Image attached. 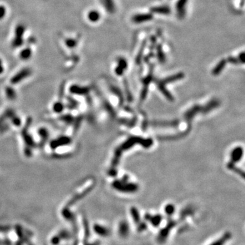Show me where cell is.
I'll return each mask as SVG.
<instances>
[{"label": "cell", "mask_w": 245, "mask_h": 245, "mask_svg": "<svg viewBox=\"0 0 245 245\" xmlns=\"http://www.w3.org/2000/svg\"><path fill=\"white\" fill-rule=\"evenodd\" d=\"M3 72V68H2V65L1 64V61H0V74Z\"/></svg>", "instance_id": "26"}, {"label": "cell", "mask_w": 245, "mask_h": 245, "mask_svg": "<svg viewBox=\"0 0 245 245\" xmlns=\"http://www.w3.org/2000/svg\"><path fill=\"white\" fill-rule=\"evenodd\" d=\"M153 18V15L149 13L138 14L133 16L132 18V21L136 23H142L151 21Z\"/></svg>", "instance_id": "4"}, {"label": "cell", "mask_w": 245, "mask_h": 245, "mask_svg": "<svg viewBox=\"0 0 245 245\" xmlns=\"http://www.w3.org/2000/svg\"><path fill=\"white\" fill-rule=\"evenodd\" d=\"M183 78H184L183 73H181V72L178 73L175 75H173V76H169L164 79H161V80H156V84L158 86V88H159V87H162V86H165V85L170 83V82L180 80V79Z\"/></svg>", "instance_id": "3"}, {"label": "cell", "mask_w": 245, "mask_h": 245, "mask_svg": "<svg viewBox=\"0 0 245 245\" xmlns=\"http://www.w3.org/2000/svg\"><path fill=\"white\" fill-rule=\"evenodd\" d=\"M128 64L124 59L120 58L118 60V66L115 70V72L117 75H122L124 72V70L127 69Z\"/></svg>", "instance_id": "7"}, {"label": "cell", "mask_w": 245, "mask_h": 245, "mask_svg": "<svg viewBox=\"0 0 245 245\" xmlns=\"http://www.w3.org/2000/svg\"><path fill=\"white\" fill-rule=\"evenodd\" d=\"M136 144H139L143 146L144 148H149L153 145V141L151 138L144 139V138L138 136H132L129 138L127 141L125 142L123 144H122L119 147H118L115 150L114 158L112 161V169H116L115 168L118 164V161L120 160L122 151L129 149L130 148H132L133 145Z\"/></svg>", "instance_id": "1"}, {"label": "cell", "mask_w": 245, "mask_h": 245, "mask_svg": "<svg viewBox=\"0 0 245 245\" xmlns=\"http://www.w3.org/2000/svg\"><path fill=\"white\" fill-rule=\"evenodd\" d=\"M227 61L230 63H231V64H240L238 58H234V57H229L227 59Z\"/></svg>", "instance_id": "24"}, {"label": "cell", "mask_w": 245, "mask_h": 245, "mask_svg": "<svg viewBox=\"0 0 245 245\" xmlns=\"http://www.w3.org/2000/svg\"><path fill=\"white\" fill-rule=\"evenodd\" d=\"M151 11L153 13L167 14L170 13V9L167 6H158L152 8H151Z\"/></svg>", "instance_id": "10"}, {"label": "cell", "mask_w": 245, "mask_h": 245, "mask_svg": "<svg viewBox=\"0 0 245 245\" xmlns=\"http://www.w3.org/2000/svg\"><path fill=\"white\" fill-rule=\"evenodd\" d=\"M175 211V208L172 204H168L165 208V212L168 215H172Z\"/></svg>", "instance_id": "19"}, {"label": "cell", "mask_w": 245, "mask_h": 245, "mask_svg": "<svg viewBox=\"0 0 245 245\" xmlns=\"http://www.w3.org/2000/svg\"><path fill=\"white\" fill-rule=\"evenodd\" d=\"M230 236L231 234L230 233H226V234H224V235L221 236L219 239H216V240L212 242L209 245H225L227 243V241L230 240Z\"/></svg>", "instance_id": "8"}, {"label": "cell", "mask_w": 245, "mask_h": 245, "mask_svg": "<svg viewBox=\"0 0 245 245\" xmlns=\"http://www.w3.org/2000/svg\"><path fill=\"white\" fill-rule=\"evenodd\" d=\"M89 19L91 20V21H96L99 19V18H100V14H99V13H97V12L93 11V12H91V13H89Z\"/></svg>", "instance_id": "20"}, {"label": "cell", "mask_w": 245, "mask_h": 245, "mask_svg": "<svg viewBox=\"0 0 245 245\" xmlns=\"http://www.w3.org/2000/svg\"><path fill=\"white\" fill-rule=\"evenodd\" d=\"M157 56H158V58H159V61L161 63H164L165 61V57L164 53H163V51L161 50V49H159V50H158Z\"/></svg>", "instance_id": "22"}, {"label": "cell", "mask_w": 245, "mask_h": 245, "mask_svg": "<svg viewBox=\"0 0 245 245\" xmlns=\"http://www.w3.org/2000/svg\"><path fill=\"white\" fill-rule=\"evenodd\" d=\"M119 231H120L121 235L123 236H125V235H127L129 232V227L128 226V224L125 222L121 223L120 227H119Z\"/></svg>", "instance_id": "15"}, {"label": "cell", "mask_w": 245, "mask_h": 245, "mask_svg": "<svg viewBox=\"0 0 245 245\" xmlns=\"http://www.w3.org/2000/svg\"><path fill=\"white\" fill-rule=\"evenodd\" d=\"M219 106V102L218 100H212L206 106H203V110H202V113L206 114L208 113V112H210L211 110H213L214 108H216V107H218Z\"/></svg>", "instance_id": "9"}, {"label": "cell", "mask_w": 245, "mask_h": 245, "mask_svg": "<svg viewBox=\"0 0 245 245\" xmlns=\"http://www.w3.org/2000/svg\"><path fill=\"white\" fill-rule=\"evenodd\" d=\"M227 168H228L229 169H230V170L236 172V174H238V175H240V176H242V177L243 178V179L244 178V171L242 170V169H239L238 168H237V167L236 166V165H235L234 164L232 163V162H230V163H228V164H227Z\"/></svg>", "instance_id": "13"}, {"label": "cell", "mask_w": 245, "mask_h": 245, "mask_svg": "<svg viewBox=\"0 0 245 245\" xmlns=\"http://www.w3.org/2000/svg\"><path fill=\"white\" fill-rule=\"evenodd\" d=\"M238 59V60H239L240 64H244V53L243 52L242 53H240Z\"/></svg>", "instance_id": "25"}, {"label": "cell", "mask_w": 245, "mask_h": 245, "mask_svg": "<svg viewBox=\"0 0 245 245\" xmlns=\"http://www.w3.org/2000/svg\"><path fill=\"white\" fill-rule=\"evenodd\" d=\"M243 155V149L242 147H238L236 149L233 150L232 154H231V157H232V161L231 162L233 164H235L236 162L239 161L241 158H242Z\"/></svg>", "instance_id": "5"}, {"label": "cell", "mask_w": 245, "mask_h": 245, "mask_svg": "<svg viewBox=\"0 0 245 245\" xmlns=\"http://www.w3.org/2000/svg\"><path fill=\"white\" fill-rule=\"evenodd\" d=\"M125 89L126 95H127V97H128V100L129 102H132L133 100V97L132 96V93H130V91L129 89L127 82H125Z\"/></svg>", "instance_id": "21"}, {"label": "cell", "mask_w": 245, "mask_h": 245, "mask_svg": "<svg viewBox=\"0 0 245 245\" xmlns=\"http://www.w3.org/2000/svg\"><path fill=\"white\" fill-rule=\"evenodd\" d=\"M112 186L118 191L126 193L136 192L138 189V185L137 184L122 183L121 180L114 181Z\"/></svg>", "instance_id": "2"}, {"label": "cell", "mask_w": 245, "mask_h": 245, "mask_svg": "<svg viewBox=\"0 0 245 245\" xmlns=\"http://www.w3.org/2000/svg\"><path fill=\"white\" fill-rule=\"evenodd\" d=\"M179 122L177 121H153L151 122V124L155 126H175L177 125Z\"/></svg>", "instance_id": "12"}, {"label": "cell", "mask_w": 245, "mask_h": 245, "mask_svg": "<svg viewBox=\"0 0 245 245\" xmlns=\"http://www.w3.org/2000/svg\"><path fill=\"white\" fill-rule=\"evenodd\" d=\"M188 0H179L176 3V10L179 17L182 18H183L185 14V6L187 3Z\"/></svg>", "instance_id": "6"}, {"label": "cell", "mask_w": 245, "mask_h": 245, "mask_svg": "<svg viewBox=\"0 0 245 245\" xmlns=\"http://www.w3.org/2000/svg\"><path fill=\"white\" fill-rule=\"evenodd\" d=\"M110 89H111L112 92L113 93L115 94V95H117V96H118V99H119L121 105H122V103H123V97H122V94H121V93L120 91V90L118 89H117L116 86H112L111 87H110Z\"/></svg>", "instance_id": "16"}, {"label": "cell", "mask_w": 245, "mask_h": 245, "mask_svg": "<svg viewBox=\"0 0 245 245\" xmlns=\"http://www.w3.org/2000/svg\"><path fill=\"white\" fill-rule=\"evenodd\" d=\"M72 91L75 92V93L83 95L85 93H87L89 92V89L86 88V87L80 88L79 86H76V87H74L72 89Z\"/></svg>", "instance_id": "17"}, {"label": "cell", "mask_w": 245, "mask_h": 245, "mask_svg": "<svg viewBox=\"0 0 245 245\" xmlns=\"http://www.w3.org/2000/svg\"><path fill=\"white\" fill-rule=\"evenodd\" d=\"M26 70L23 71V72H20L18 73L17 75L16 74L15 77H14L13 79H12V82H13V84H17V83H18L20 81L23 80V79H24L26 76H27V74H28V72H25Z\"/></svg>", "instance_id": "14"}, {"label": "cell", "mask_w": 245, "mask_h": 245, "mask_svg": "<svg viewBox=\"0 0 245 245\" xmlns=\"http://www.w3.org/2000/svg\"><path fill=\"white\" fill-rule=\"evenodd\" d=\"M226 65V59H222V60H221L219 64L216 65L215 68L213 69L212 72V74L215 75V76L219 74L221 72H222V70L224 69Z\"/></svg>", "instance_id": "11"}, {"label": "cell", "mask_w": 245, "mask_h": 245, "mask_svg": "<svg viewBox=\"0 0 245 245\" xmlns=\"http://www.w3.org/2000/svg\"><path fill=\"white\" fill-rule=\"evenodd\" d=\"M105 6L110 13H113L114 10V5L112 0H104Z\"/></svg>", "instance_id": "18"}, {"label": "cell", "mask_w": 245, "mask_h": 245, "mask_svg": "<svg viewBox=\"0 0 245 245\" xmlns=\"http://www.w3.org/2000/svg\"><path fill=\"white\" fill-rule=\"evenodd\" d=\"M6 92H7V97H8V99H10V100H13V99L15 97V93L13 91V90L12 89H8L6 91Z\"/></svg>", "instance_id": "23"}]
</instances>
